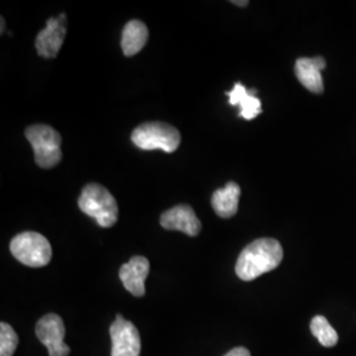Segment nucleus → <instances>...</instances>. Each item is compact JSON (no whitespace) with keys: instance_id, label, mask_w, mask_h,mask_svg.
Listing matches in <instances>:
<instances>
[{"instance_id":"nucleus-1","label":"nucleus","mask_w":356,"mask_h":356,"mask_svg":"<svg viewBox=\"0 0 356 356\" xmlns=\"http://www.w3.org/2000/svg\"><path fill=\"white\" fill-rule=\"evenodd\" d=\"M284 252L276 239L261 238L248 244L239 254L235 272L243 281H252L279 267Z\"/></svg>"},{"instance_id":"nucleus-2","label":"nucleus","mask_w":356,"mask_h":356,"mask_svg":"<svg viewBox=\"0 0 356 356\" xmlns=\"http://www.w3.org/2000/svg\"><path fill=\"white\" fill-rule=\"evenodd\" d=\"M79 209L90 218H94L101 227H111L118 220V204L114 195L98 184H89L78 200Z\"/></svg>"},{"instance_id":"nucleus-3","label":"nucleus","mask_w":356,"mask_h":356,"mask_svg":"<svg viewBox=\"0 0 356 356\" xmlns=\"http://www.w3.org/2000/svg\"><path fill=\"white\" fill-rule=\"evenodd\" d=\"M26 140L31 143L35 161L40 168L51 169L57 165L61 159V135L51 126L36 124L26 129Z\"/></svg>"},{"instance_id":"nucleus-4","label":"nucleus","mask_w":356,"mask_h":356,"mask_svg":"<svg viewBox=\"0 0 356 356\" xmlns=\"http://www.w3.org/2000/svg\"><path fill=\"white\" fill-rule=\"evenodd\" d=\"M132 143L144 151L161 149L166 153L175 152L179 147L181 135L177 128L163 122L144 123L131 135Z\"/></svg>"},{"instance_id":"nucleus-5","label":"nucleus","mask_w":356,"mask_h":356,"mask_svg":"<svg viewBox=\"0 0 356 356\" xmlns=\"http://www.w3.org/2000/svg\"><path fill=\"white\" fill-rule=\"evenodd\" d=\"M13 257L26 267L41 268L51 263V243L38 232H23L13 238L10 244Z\"/></svg>"},{"instance_id":"nucleus-6","label":"nucleus","mask_w":356,"mask_h":356,"mask_svg":"<svg viewBox=\"0 0 356 356\" xmlns=\"http://www.w3.org/2000/svg\"><path fill=\"white\" fill-rule=\"evenodd\" d=\"M110 335L113 341L111 356H139L141 339L136 326L120 314L111 323Z\"/></svg>"},{"instance_id":"nucleus-7","label":"nucleus","mask_w":356,"mask_h":356,"mask_svg":"<svg viewBox=\"0 0 356 356\" xmlns=\"http://www.w3.org/2000/svg\"><path fill=\"white\" fill-rule=\"evenodd\" d=\"M36 335L40 342L48 348L49 356L70 354V347L64 342V321L57 314H47L40 319L36 325Z\"/></svg>"},{"instance_id":"nucleus-8","label":"nucleus","mask_w":356,"mask_h":356,"mask_svg":"<svg viewBox=\"0 0 356 356\" xmlns=\"http://www.w3.org/2000/svg\"><path fill=\"white\" fill-rule=\"evenodd\" d=\"M66 36V16L64 13L58 17H51L47 22V26L36 38V49L44 58H54L64 44Z\"/></svg>"},{"instance_id":"nucleus-9","label":"nucleus","mask_w":356,"mask_h":356,"mask_svg":"<svg viewBox=\"0 0 356 356\" xmlns=\"http://www.w3.org/2000/svg\"><path fill=\"white\" fill-rule=\"evenodd\" d=\"M160 225L169 231H181L189 236H197L201 229V220L189 204H178L165 211L160 218Z\"/></svg>"},{"instance_id":"nucleus-10","label":"nucleus","mask_w":356,"mask_h":356,"mask_svg":"<svg viewBox=\"0 0 356 356\" xmlns=\"http://www.w3.org/2000/svg\"><path fill=\"white\" fill-rule=\"evenodd\" d=\"M149 273V261L144 256H134L123 264L119 270V277L124 288L135 297L145 294V280Z\"/></svg>"},{"instance_id":"nucleus-11","label":"nucleus","mask_w":356,"mask_h":356,"mask_svg":"<svg viewBox=\"0 0 356 356\" xmlns=\"http://www.w3.org/2000/svg\"><path fill=\"white\" fill-rule=\"evenodd\" d=\"M326 67V61L322 57L298 58L294 65L297 79L302 86L312 92L319 94L323 91L322 70Z\"/></svg>"},{"instance_id":"nucleus-12","label":"nucleus","mask_w":356,"mask_h":356,"mask_svg":"<svg viewBox=\"0 0 356 356\" xmlns=\"http://www.w3.org/2000/svg\"><path fill=\"white\" fill-rule=\"evenodd\" d=\"M231 106H239V116L245 120H252L257 115L261 114V101L256 97V90L245 89L242 83H235L234 89L227 91Z\"/></svg>"},{"instance_id":"nucleus-13","label":"nucleus","mask_w":356,"mask_h":356,"mask_svg":"<svg viewBox=\"0 0 356 356\" xmlns=\"http://www.w3.org/2000/svg\"><path fill=\"white\" fill-rule=\"evenodd\" d=\"M241 198V188L235 182H229L223 189L214 191L211 197V206L218 216L225 219L238 213Z\"/></svg>"},{"instance_id":"nucleus-14","label":"nucleus","mask_w":356,"mask_h":356,"mask_svg":"<svg viewBox=\"0 0 356 356\" xmlns=\"http://www.w3.org/2000/svg\"><path fill=\"white\" fill-rule=\"evenodd\" d=\"M148 38L149 32L147 26L140 20H131L122 33V49L124 56L131 57L138 54L145 47Z\"/></svg>"},{"instance_id":"nucleus-15","label":"nucleus","mask_w":356,"mask_h":356,"mask_svg":"<svg viewBox=\"0 0 356 356\" xmlns=\"http://www.w3.org/2000/svg\"><path fill=\"white\" fill-rule=\"evenodd\" d=\"M310 330L325 347H334L338 343V334L323 316H316L310 322Z\"/></svg>"},{"instance_id":"nucleus-16","label":"nucleus","mask_w":356,"mask_h":356,"mask_svg":"<svg viewBox=\"0 0 356 356\" xmlns=\"http://www.w3.org/2000/svg\"><path fill=\"white\" fill-rule=\"evenodd\" d=\"M19 343L17 334L13 327L1 322L0 323V356H13Z\"/></svg>"},{"instance_id":"nucleus-17","label":"nucleus","mask_w":356,"mask_h":356,"mask_svg":"<svg viewBox=\"0 0 356 356\" xmlns=\"http://www.w3.org/2000/svg\"><path fill=\"white\" fill-rule=\"evenodd\" d=\"M225 356H251V354L245 347H236V348L231 350Z\"/></svg>"},{"instance_id":"nucleus-18","label":"nucleus","mask_w":356,"mask_h":356,"mask_svg":"<svg viewBox=\"0 0 356 356\" xmlns=\"http://www.w3.org/2000/svg\"><path fill=\"white\" fill-rule=\"evenodd\" d=\"M232 4H235V6H239V7H245L247 4H248V1L247 0H243V1H238V0H234V1H231Z\"/></svg>"},{"instance_id":"nucleus-19","label":"nucleus","mask_w":356,"mask_h":356,"mask_svg":"<svg viewBox=\"0 0 356 356\" xmlns=\"http://www.w3.org/2000/svg\"><path fill=\"white\" fill-rule=\"evenodd\" d=\"M0 22H1V33H4V29H6V23H4V17H1V19H0Z\"/></svg>"}]
</instances>
